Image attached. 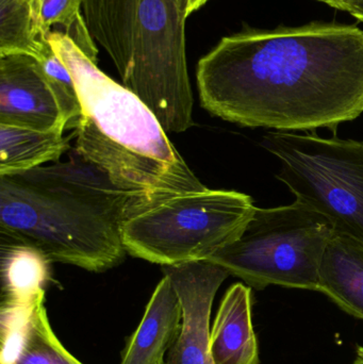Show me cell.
<instances>
[{
    "instance_id": "12",
    "label": "cell",
    "mask_w": 363,
    "mask_h": 364,
    "mask_svg": "<svg viewBox=\"0 0 363 364\" xmlns=\"http://www.w3.org/2000/svg\"><path fill=\"white\" fill-rule=\"evenodd\" d=\"M319 292L363 320V244L334 231L320 267Z\"/></svg>"
},
{
    "instance_id": "1",
    "label": "cell",
    "mask_w": 363,
    "mask_h": 364,
    "mask_svg": "<svg viewBox=\"0 0 363 364\" xmlns=\"http://www.w3.org/2000/svg\"><path fill=\"white\" fill-rule=\"evenodd\" d=\"M200 104L224 121L315 132L363 113V30L309 23L225 36L198 62Z\"/></svg>"
},
{
    "instance_id": "17",
    "label": "cell",
    "mask_w": 363,
    "mask_h": 364,
    "mask_svg": "<svg viewBox=\"0 0 363 364\" xmlns=\"http://www.w3.org/2000/svg\"><path fill=\"white\" fill-rule=\"evenodd\" d=\"M13 364H83L61 343L49 322L45 297L34 307L18 356Z\"/></svg>"
},
{
    "instance_id": "13",
    "label": "cell",
    "mask_w": 363,
    "mask_h": 364,
    "mask_svg": "<svg viewBox=\"0 0 363 364\" xmlns=\"http://www.w3.org/2000/svg\"><path fill=\"white\" fill-rule=\"evenodd\" d=\"M72 136L0 124V176L58 162Z\"/></svg>"
},
{
    "instance_id": "22",
    "label": "cell",
    "mask_w": 363,
    "mask_h": 364,
    "mask_svg": "<svg viewBox=\"0 0 363 364\" xmlns=\"http://www.w3.org/2000/svg\"><path fill=\"white\" fill-rule=\"evenodd\" d=\"M164 364H166V363H164Z\"/></svg>"
},
{
    "instance_id": "8",
    "label": "cell",
    "mask_w": 363,
    "mask_h": 364,
    "mask_svg": "<svg viewBox=\"0 0 363 364\" xmlns=\"http://www.w3.org/2000/svg\"><path fill=\"white\" fill-rule=\"evenodd\" d=\"M181 306L178 337L166 364H213L210 352L213 301L229 273L210 260L162 267Z\"/></svg>"
},
{
    "instance_id": "3",
    "label": "cell",
    "mask_w": 363,
    "mask_h": 364,
    "mask_svg": "<svg viewBox=\"0 0 363 364\" xmlns=\"http://www.w3.org/2000/svg\"><path fill=\"white\" fill-rule=\"evenodd\" d=\"M47 40L70 70L80 100L77 155L145 203L206 188L138 95L102 73L64 32H50Z\"/></svg>"
},
{
    "instance_id": "14",
    "label": "cell",
    "mask_w": 363,
    "mask_h": 364,
    "mask_svg": "<svg viewBox=\"0 0 363 364\" xmlns=\"http://www.w3.org/2000/svg\"><path fill=\"white\" fill-rule=\"evenodd\" d=\"M49 262L33 248L2 239V303L29 305L45 295Z\"/></svg>"
},
{
    "instance_id": "16",
    "label": "cell",
    "mask_w": 363,
    "mask_h": 364,
    "mask_svg": "<svg viewBox=\"0 0 363 364\" xmlns=\"http://www.w3.org/2000/svg\"><path fill=\"white\" fill-rule=\"evenodd\" d=\"M48 40L36 32L28 0H0V57L25 55L40 59Z\"/></svg>"
},
{
    "instance_id": "21",
    "label": "cell",
    "mask_w": 363,
    "mask_h": 364,
    "mask_svg": "<svg viewBox=\"0 0 363 364\" xmlns=\"http://www.w3.org/2000/svg\"><path fill=\"white\" fill-rule=\"evenodd\" d=\"M353 364H363V348H358L357 357Z\"/></svg>"
},
{
    "instance_id": "4",
    "label": "cell",
    "mask_w": 363,
    "mask_h": 364,
    "mask_svg": "<svg viewBox=\"0 0 363 364\" xmlns=\"http://www.w3.org/2000/svg\"><path fill=\"white\" fill-rule=\"evenodd\" d=\"M82 13L90 36L108 53L123 85L147 105L166 132L190 129L187 0H83Z\"/></svg>"
},
{
    "instance_id": "20",
    "label": "cell",
    "mask_w": 363,
    "mask_h": 364,
    "mask_svg": "<svg viewBox=\"0 0 363 364\" xmlns=\"http://www.w3.org/2000/svg\"><path fill=\"white\" fill-rule=\"evenodd\" d=\"M209 0H187V11L188 15H191L192 13L195 12V11L200 10L202 6L208 2Z\"/></svg>"
},
{
    "instance_id": "5",
    "label": "cell",
    "mask_w": 363,
    "mask_h": 364,
    "mask_svg": "<svg viewBox=\"0 0 363 364\" xmlns=\"http://www.w3.org/2000/svg\"><path fill=\"white\" fill-rule=\"evenodd\" d=\"M237 191L204 188L153 203L134 199L123 226L127 254L168 267L209 260L238 239L256 210Z\"/></svg>"
},
{
    "instance_id": "18",
    "label": "cell",
    "mask_w": 363,
    "mask_h": 364,
    "mask_svg": "<svg viewBox=\"0 0 363 364\" xmlns=\"http://www.w3.org/2000/svg\"><path fill=\"white\" fill-rule=\"evenodd\" d=\"M347 12L353 15L355 18L363 21V0H352L347 6Z\"/></svg>"
},
{
    "instance_id": "9",
    "label": "cell",
    "mask_w": 363,
    "mask_h": 364,
    "mask_svg": "<svg viewBox=\"0 0 363 364\" xmlns=\"http://www.w3.org/2000/svg\"><path fill=\"white\" fill-rule=\"evenodd\" d=\"M0 124L40 132L68 129L59 100L34 58L0 57Z\"/></svg>"
},
{
    "instance_id": "10",
    "label": "cell",
    "mask_w": 363,
    "mask_h": 364,
    "mask_svg": "<svg viewBox=\"0 0 363 364\" xmlns=\"http://www.w3.org/2000/svg\"><path fill=\"white\" fill-rule=\"evenodd\" d=\"M181 324V306L170 278L156 287L140 324L126 342L121 364H164Z\"/></svg>"
},
{
    "instance_id": "7",
    "label": "cell",
    "mask_w": 363,
    "mask_h": 364,
    "mask_svg": "<svg viewBox=\"0 0 363 364\" xmlns=\"http://www.w3.org/2000/svg\"><path fill=\"white\" fill-rule=\"evenodd\" d=\"M262 146L281 161L276 178L296 200L363 244V142L313 134L271 132Z\"/></svg>"
},
{
    "instance_id": "11",
    "label": "cell",
    "mask_w": 363,
    "mask_h": 364,
    "mask_svg": "<svg viewBox=\"0 0 363 364\" xmlns=\"http://www.w3.org/2000/svg\"><path fill=\"white\" fill-rule=\"evenodd\" d=\"M251 307V287L236 284L228 289L211 326L213 364H260Z\"/></svg>"
},
{
    "instance_id": "19",
    "label": "cell",
    "mask_w": 363,
    "mask_h": 364,
    "mask_svg": "<svg viewBox=\"0 0 363 364\" xmlns=\"http://www.w3.org/2000/svg\"><path fill=\"white\" fill-rule=\"evenodd\" d=\"M319 2L327 4L337 10L347 11V6L351 4L352 0H317Z\"/></svg>"
},
{
    "instance_id": "6",
    "label": "cell",
    "mask_w": 363,
    "mask_h": 364,
    "mask_svg": "<svg viewBox=\"0 0 363 364\" xmlns=\"http://www.w3.org/2000/svg\"><path fill=\"white\" fill-rule=\"evenodd\" d=\"M334 231L328 218L298 200L256 208L238 239L209 260L257 290L319 291L320 267Z\"/></svg>"
},
{
    "instance_id": "15",
    "label": "cell",
    "mask_w": 363,
    "mask_h": 364,
    "mask_svg": "<svg viewBox=\"0 0 363 364\" xmlns=\"http://www.w3.org/2000/svg\"><path fill=\"white\" fill-rule=\"evenodd\" d=\"M36 32L47 40L51 27H63L64 33L94 62H97V47L90 36L83 18V0H28Z\"/></svg>"
},
{
    "instance_id": "2",
    "label": "cell",
    "mask_w": 363,
    "mask_h": 364,
    "mask_svg": "<svg viewBox=\"0 0 363 364\" xmlns=\"http://www.w3.org/2000/svg\"><path fill=\"white\" fill-rule=\"evenodd\" d=\"M136 197L79 155L4 175L1 237L33 248L50 262L102 273L125 259L123 226Z\"/></svg>"
}]
</instances>
